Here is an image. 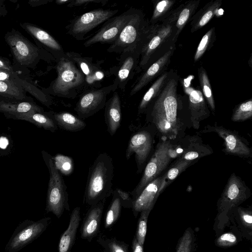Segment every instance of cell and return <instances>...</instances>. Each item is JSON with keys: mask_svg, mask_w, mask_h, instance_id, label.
<instances>
[{"mask_svg": "<svg viewBox=\"0 0 252 252\" xmlns=\"http://www.w3.org/2000/svg\"><path fill=\"white\" fill-rule=\"evenodd\" d=\"M198 77L203 94L212 111H215V104L209 78L205 70L200 67L198 69Z\"/></svg>", "mask_w": 252, "mask_h": 252, "instance_id": "cell-32", "label": "cell"}, {"mask_svg": "<svg viewBox=\"0 0 252 252\" xmlns=\"http://www.w3.org/2000/svg\"><path fill=\"white\" fill-rule=\"evenodd\" d=\"M112 195V199L105 216V228H109L112 226L118 220L121 212V201L115 189L113 190Z\"/></svg>", "mask_w": 252, "mask_h": 252, "instance_id": "cell-30", "label": "cell"}, {"mask_svg": "<svg viewBox=\"0 0 252 252\" xmlns=\"http://www.w3.org/2000/svg\"></svg>", "mask_w": 252, "mask_h": 252, "instance_id": "cell-53", "label": "cell"}, {"mask_svg": "<svg viewBox=\"0 0 252 252\" xmlns=\"http://www.w3.org/2000/svg\"><path fill=\"white\" fill-rule=\"evenodd\" d=\"M106 199L91 206L84 218L81 230V237L91 241L99 228Z\"/></svg>", "mask_w": 252, "mask_h": 252, "instance_id": "cell-18", "label": "cell"}, {"mask_svg": "<svg viewBox=\"0 0 252 252\" xmlns=\"http://www.w3.org/2000/svg\"><path fill=\"white\" fill-rule=\"evenodd\" d=\"M151 210H147L140 212L135 238L138 242L143 246L147 232L148 216Z\"/></svg>", "mask_w": 252, "mask_h": 252, "instance_id": "cell-37", "label": "cell"}, {"mask_svg": "<svg viewBox=\"0 0 252 252\" xmlns=\"http://www.w3.org/2000/svg\"><path fill=\"white\" fill-rule=\"evenodd\" d=\"M53 159L56 168L62 174L67 176L73 171V161L70 157L58 154Z\"/></svg>", "mask_w": 252, "mask_h": 252, "instance_id": "cell-36", "label": "cell"}, {"mask_svg": "<svg viewBox=\"0 0 252 252\" xmlns=\"http://www.w3.org/2000/svg\"><path fill=\"white\" fill-rule=\"evenodd\" d=\"M118 11L97 9L85 13L70 24L68 33L77 40H83L87 33L113 17Z\"/></svg>", "mask_w": 252, "mask_h": 252, "instance_id": "cell-9", "label": "cell"}, {"mask_svg": "<svg viewBox=\"0 0 252 252\" xmlns=\"http://www.w3.org/2000/svg\"><path fill=\"white\" fill-rule=\"evenodd\" d=\"M249 188L235 173L229 178L218 202L220 212H225L245 201L250 196Z\"/></svg>", "mask_w": 252, "mask_h": 252, "instance_id": "cell-12", "label": "cell"}, {"mask_svg": "<svg viewBox=\"0 0 252 252\" xmlns=\"http://www.w3.org/2000/svg\"><path fill=\"white\" fill-rule=\"evenodd\" d=\"M0 70H3V69H0Z\"/></svg>", "mask_w": 252, "mask_h": 252, "instance_id": "cell-52", "label": "cell"}, {"mask_svg": "<svg viewBox=\"0 0 252 252\" xmlns=\"http://www.w3.org/2000/svg\"><path fill=\"white\" fill-rule=\"evenodd\" d=\"M5 38L13 55L19 63L28 65L37 57V49L16 31L7 33Z\"/></svg>", "mask_w": 252, "mask_h": 252, "instance_id": "cell-17", "label": "cell"}, {"mask_svg": "<svg viewBox=\"0 0 252 252\" xmlns=\"http://www.w3.org/2000/svg\"><path fill=\"white\" fill-rule=\"evenodd\" d=\"M80 217V208L75 207L72 211L67 229L61 236L58 247V252H70L75 240Z\"/></svg>", "mask_w": 252, "mask_h": 252, "instance_id": "cell-22", "label": "cell"}, {"mask_svg": "<svg viewBox=\"0 0 252 252\" xmlns=\"http://www.w3.org/2000/svg\"><path fill=\"white\" fill-rule=\"evenodd\" d=\"M173 52V50H169L146 69L133 86L129 93L130 96L136 94L161 73L169 63Z\"/></svg>", "mask_w": 252, "mask_h": 252, "instance_id": "cell-20", "label": "cell"}, {"mask_svg": "<svg viewBox=\"0 0 252 252\" xmlns=\"http://www.w3.org/2000/svg\"><path fill=\"white\" fill-rule=\"evenodd\" d=\"M154 31V29L149 26L143 13L137 9L118 39L110 45L107 51L121 54L136 49L142 50Z\"/></svg>", "mask_w": 252, "mask_h": 252, "instance_id": "cell-3", "label": "cell"}, {"mask_svg": "<svg viewBox=\"0 0 252 252\" xmlns=\"http://www.w3.org/2000/svg\"><path fill=\"white\" fill-rule=\"evenodd\" d=\"M201 133L214 132L217 133L223 140L222 151L227 155H231L242 158L252 157V150L245 140L237 132L227 129L222 126L207 125Z\"/></svg>", "mask_w": 252, "mask_h": 252, "instance_id": "cell-13", "label": "cell"}, {"mask_svg": "<svg viewBox=\"0 0 252 252\" xmlns=\"http://www.w3.org/2000/svg\"><path fill=\"white\" fill-rule=\"evenodd\" d=\"M193 162L194 161L186 160L178 157L168 170L165 173V179L168 184L171 183Z\"/></svg>", "mask_w": 252, "mask_h": 252, "instance_id": "cell-34", "label": "cell"}, {"mask_svg": "<svg viewBox=\"0 0 252 252\" xmlns=\"http://www.w3.org/2000/svg\"><path fill=\"white\" fill-rule=\"evenodd\" d=\"M177 147H175L170 140L161 138L154 153L146 164L140 181L130 193L133 200L149 183L159 176L172 159L178 155V152L182 148Z\"/></svg>", "mask_w": 252, "mask_h": 252, "instance_id": "cell-4", "label": "cell"}, {"mask_svg": "<svg viewBox=\"0 0 252 252\" xmlns=\"http://www.w3.org/2000/svg\"><path fill=\"white\" fill-rule=\"evenodd\" d=\"M121 201L122 207L126 208H132L133 199L130 194L120 188L115 189Z\"/></svg>", "mask_w": 252, "mask_h": 252, "instance_id": "cell-42", "label": "cell"}, {"mask_svg": "<svg viewBox=\"0 0 252 252\" xmlns=\"http://www.w3.org/2000/svg\"><path fill=\"white\" fill-rule=\"evenodd\" d=\"M44 156L50 174L46 211L60 218L64 210H70L67 187L54 164L53 158L46 152Z\"/></svg>", "mask_w": 252, "mask_h": 252, "instance_id": "cell-6", "label": "cell"}, {"mask_svg": "<svg viewBox=\"0 0 252 252\" xmlns=\"http://www.w3.org/2000/svg\"><path fill=\"white\" fill-rule=\"evenodd\" d=\"M97 242L103 248L102 252H128V245L115 237L100 236Z\"/></svg>", "mask_w": 252, "mask_h": 252, "instance_id": "cell-31", "label": "cell"}, {"mask_svg": "<svg viewBox=\"0 0 252 252\" xmlns=\"http://www.w3.org/2000/svg\"><path fill=\"white\" fill-rule=\"evenodd\" d=\"M141 51V49H136L121 54L114 83L123 91L136 71L140 70L139 63Z\"/></svg>", "mask_w": 252, "mask_h": 252, "instance_id": "cell-16", "label": "cell"}, {"mask_svg": "<svg viewBox=\"0 0 252 252\" xmlns=\"http://www.w3.org/2000/svg\"><path fill=\"white\" fill-rule=\"evenodd\" d=\"M170 73L165 72L152 84L145 94L138 107L139 114L145 113L146 109L152 100L158 94L168 80Z\"/></svg>", "mask_w": 252, "mask_h": 252, "instance_id": "cell-26", "label": "cell"}, {"mask_svg": "<svg viewBox=\"0 0 252 252\" xmlns=\"http://www.w3.org/2000/svg\"><path fill=\"white\" fill-rule=\"evenodd\" d=\"M252 117V100L250 99L237 106L231 117L233 122H243Z\"/></svg>", "mask_w": 252, "mask_h": 252, "instance_id": "cell-35", "label": "cell"}, {"mask_svg": "<svg viewBox=\"0 0 252 252\" xmlns=\"http://www.w3.org/2000/svg\"><path fill=\"white\" fill-rule=\"evenodd\" d=\"M168 185L165 174L149 183L133 200L132 209L134 216L136 217L143 211L152 210L158 196Z\"/></svg>", "mask_w": 252, "mask_h": 252, "instance_id": "cell-14", "label": "cell"}, {"mask_svg": "<svg viewBox=\"0 0 252 252\" xmlns=\"http://www.w3.org/2000/svg\"><path fill=\"white\" fill-rule=\"evenodd\" d=\"M104 118L107 131L112 136L120 127L122 120L120 97L116 91H114L112 96L106 102Z\"/></svg>", "mask_w": 252, "mask_h": 252, "instance_id": "cell-21", "label": "cell"}, {"mask_svg": "<svg viewBox=\"0 0 252 252\" xmlns=\"http://www.w3.org/2000/svg\"><path fill=\"white\" fill-rule=\"evenodd\" d=\"M136 11V9L130 8L110 18L96 34L84 43V45L87 47L97 43L112 44L118 39L124 28Z\"/></svg>", "mask_w": 252, "mask_h": 252, "instance_id": "cell-11", "label": "cell"}, {"mask_svg": "<svg viewBox=\"0 0 252 252\" xmlns=\"http://www.w3.org/2000/svg\"><path fill=\"white\" fill-rule=\"evenodd\" d=\"M12 72L4 70H0V81H14V78H12Z\"/></svg>", "mask_w": 252, "mask_h": 252, "instance_id": "cell-47", "label": "cell"}, {"mask_svg": "<svg viewBox=\"0 0 252 252\" xmlns=\"http://www.w3.org/2000/svg\"><path fill=\"white\" fill-rule=\"evenodd\" d=\"M0 69L12 72V67L6 62L0 59Z\"/></svg>", "mask_w": 252, "mask_h": 252, "instance_id": "cell-49", "label": "cell"}, {"mask_svg": "<svg viewBox=\"0 0 252 252\" xmlns=\"http://www.w3.org/2000/svg\"><path fill=\"white\" fill-rule=\"evenodd\" d=\"M237 242L236 236L232 233H226L222 234L217 240V245L220 247H229Z\"/></svg>", "mask_w": 252, "mask_h": 252, "instance_id": "cell-41", "label": "cell"}, {"mask_svg": "<svg viewBox=\"0 0 252 252\" xmlns=\"http://www.w3.org/2000/svg\"><path fill=\"white\" fill-rule=\"evenodd\" d=\"M8 145V139L5 137H1L0 138V148L1 149H5Z\"/></svg>", "mask_w": 252, "mask_h": 252, "instance_id": "cell-50", "label": "cell"}, {"mask_svg": "<svg viewBox=\"0 0 252 252\" xmlns=\"http://www.w3.org/2000/svg\"><path fill=\"white\" fill-rule=\"evenodd\" d=\"M0 94L17 99L25 97L24 91L14 81H0Z\"/></svg>", "mask_w": 252, "mask_h": 252, "instance_id": "cell-33", "label": "cell"}, {"mask_svg": "<svg viewBox=\"0 0 252 252\" xmlns=\"http://www.w3.org/2000/svg\"><path fill=\"white\" fill-rule=\"evenodd\" d=\"M189 141V143L186 148L179 157L182 159L188 161H194L213 153L210 147L202 143L196 136L191 137Z\"/></svg>", "mask_w": 252, "mask_h": 252, "instance_id": "cell-25", "label": "cell"}, {"mask_svg": "<svg viewBox=\"0 0 252 252\" xmlns=\"http://www.w3.org/2000/svg\"><path fill=\"white\" fill-rule=\"evenodd\" d=\"M57 77L52 85V93L58 96L74 98L78 91L85 84V78L76 64L66 55L57 65Z\"/></svg>", "mask_w": 252, "mask_h": 252, "instance_id": "cell-5", "label": "cell"}, {"mask_svg": "<svg viewBox=\"0 0 252 252\" xmlns=\"http://www.w3.org/2000/svg\"><path fill=\"white\" fill-rule=\"evenodd\" d=\"M194 242L193 233L189 228L187 229L180 239L176 252H192Z\"/></svg>", "mask_w": 252, "mask_h": 252, "instance_id": "cell-38", "label": "cell"}, {"mask_svg": "<svg viewBox=\"0 0 252 252\" xmlns=\"http://www.w3.org/2000/svg\"><path fill=\"white\" fill-rule=\"evenodd\" d=\"M193 76H190L182 81L185 92L189 96L190 120L194 129H198L201 121L210 116V111L206 104L202 93L198 89L190 86V81Z\"/></svg>", "mask_w": 252, "mask_h": 252, "instance_id": "cell-15", "label": "cell"}, {"mask_svg": "<svg viewBox=\"0 0 252 252\" xmlns=\"http://www.w3.org/2000/svg\"><path fill=\"white\" fill-rule=\"evenodd\" d=\"M214 33V28L210 29L201 39L194 56V60L197 61L205 53L208 48L211 40H212L213 34Z\"/></svg>", "mask_w": 252, "mask_h": 252, "instance_id": "cell-39", "label": "cell"}, {"mask_svg": "<svg viewBox=\"0 0 252 252\" xmlns=\"http://www.w3.org/2000/svg\"><path fill=\"white\" fill-rule=\"evenodd\" d=\"M153 148V136L147 128H143L134 133L130 137L126 152L128 160L135 154L137 173L143 171Z\"/></svg>", "mask_w": 252, "mask_h": 252, "instance_id": "cell-10", "label": "cell"}, {"mask_svg": "<svg viewBox=\"0 0 252 252\" xmlns=\"http://www.w3.org/2000/svg\"><path fill=\"white\" fill-rule=\"evenodd\" d=\"M103 0H70L69 3H68V6L73 7L82 5L85 4L90 3H99L102 2Z\"/></svg>", "mask_w": 252, "mask_h": 252, "instance_id": "cell-46", "label": "cell"}, {"mask_svg": "<svg viewBox=\"0 0 252 252\" xmlns=\"http://www.w3.org/2000/svg\"><path fill=\"white\" fill-rule=\"evenodd\" d=\"M171 28L170 26L164 27L157 32L154 30L152 36L141 51L139 63L140 70L147 68L152 57L158 48L170 35Z\"/></svg>", "mask_w": 252, "mask_h": 252, "instance_id": "cell-19", "label": "cell"}, {"mask_svg": "<svg viewBox=\"0 0 252 252\" xmlns=\"http://www.w3.org/2000/svg\"><path fill=\"white\" fill-rule=\"evenodd\" d=\"M66 56L78 65L84 76L85 75V81L88 84H93L103 78V72L91 59L83 58L74 52H67Z\"/></svg>", "mask_w": 252, "mask_h": 252, "instance_id": "cell-23", "label": "cell"}, {"mask_svg": "<svg viewBox=\"0 0 252 252\" xmlns=\"http://www.w3.org/2000/svg\"><path fill=\"white\" fill-rule=\"evenodd\" d=\"M218 4H214L213 5H212L211 8H209V9L202 16L198 23L197 26V28H201L207 24V23L211 20L216 11V6Z\"/></svg>", "mask_w": 252, "mask_h": 252, "instance_id": "cell-44", "label": "cell"}, {"mask_svg": "<svg viewBox=\"0 0 252 252\" xmlns=\"http://www.w3.org/2000/svg\"><path fill=\"white\" fill-rule=\"evenodd\" d=\"M131 252H144L143 246L138 242L135 237L132 241Z\"/></svg>", "mask_w": 252, "mask_h": 252, "instance_id": "cell-48", "label": "cell"}, {"mask_svg": "<svg viewBox=\"0 0 252 252\" xmlns=\"http://www.w3.org/2000/svg\"><path fill=\"white\" fill-rule=\"evenodd\" d=\"M15 117L17 119L29 122L53 132L58 129V126L55 122L50 116L39 112L31 111L15 116Z\"/></svg>", "mask_w": 252, "mask_h": 252, "instance_id": "cell-27", "label": "cell"}, {"mask_svg": "<svg viewBox=\"0 0 252 252\" xmlns=\"http://www.w3.org/2000/svg\"><path fill=\"white\" fill-rule=\"evenodd\" d=\"M118 88L113 84L98 89L85 92L80 96L74 110L82 120L90 117L105 107L107 95Z\"/></svg>", "mask_w": 252, "mask_h": 252, "instance_id": "cell-8", "label": "cell"}, {"mask_svg": "<svg viewBox=\"0 0 252 252\" xmlns=\"http://www.w3.org/2000/svg\"><path fill=\"white\" fill-rule=\"evenodd\" d=\"M172 4V1L166 0L158 2L154 11L151 21L154 22V21L157 20L159 16H161L169 9Z\"/></svg>", "mask_w": 252, "mask_h": 252, "instance_id": "cell-40", "label": "cell"}, {"mask_svg": "<svg viewBox=\"0 0 252 252\" xmlns=\"http://www.w3.org/2000/svg\"><path fill=\"white\" fill-rule=\"evenodd\" d=\"M0 111L11 114L15 116L31 111L41 112V109L37 106L28 102L12 103L0 101Z\"/></svg>", "mask_w": 252, "mask_h": 252, "instance_id": "cell-29", "label": "cell"}, {"mask_svg": "<svg viewBox=\"0 0 252 252\" xmlns=\"http://www.w3.org/2000/svg\"><path fill=\"white\" fill-rule=\"evenodd\" d=\"M178 79L177 75L170 74L160 93L145 111L147 122L155 126L161 138L170 140L181 136L184 129L183 123L178 115Z\"/></svg>", "mask_w": 252, "mask_h": 252, "instance_id": "cell-1", "label": "cell"}, {"mask_svg": "<svg viewBox=\"0 0 252 252\" xmlns=\"http://www.w3.org/2000/svg\"><path fill=\"white\" fill-rule=\"evenodd\" d=\"M69 2H70V0H58L56 1V2L58 4H64L65 3H67V4H68V3H69Z\"/></svg>", "mask_w": 252, "mask_h": 252, "instance_id": "cell-51", "label": "cell"}, {"mask_svg": "<svg viewBox=\"0 0 252 252\" xmlns=\"http://www.w3.org/2000/svg\"><path fill=\"white\" fill-rule=\"evenodd\" d=\"M190 9L189 7L184 8L180 13L176 24L177 28L181 30L185 25L190 16Z\"/></svg>", "mask_w": 252, "mask_h": 252, "instance_id": "cell-45", "label": "cell"}, {"mask_svg": "<svg viewBox=\"0 0 252 252\" xmlns=\"http://www.w3.org/2000/svg\"><path fill=\"white\" fill-rule=\"evenodd\" d=\"M51 219L45 217L37 221L25 220L15 228L7 243L4 252H18L38 238L46 229Z\"/></svg>", "mask_w": 252, "mask_h": 252, "instance_id": "cell-7", "label": "cell"}, {"mask_svg": "<svg viewBox=\"0 0 252 252\" xmlns=\"http://www.w3.org/2000/svg\"><path fill=\"white\" fill-rule=\"evenodd\" d=\"M50 117L58 127L64 130L77 132L84 129L86 126L83 120L68 112L53 113Z\"/></svg>", "mask_w": 252, "mask_h": 252, "instance_id": "cell-24", "label": "cell"}, {"mask_svg": "<svg viewBox=\"0 0 252 252\" xmlns=\"http://www.w3.org/2000/svg\"><path fill=\"white\" fill-rule=\"evenodd\" d=\"M22 26L46 46L56 51L63 52L59 42L44 30L29 23H24Z\"/></svg>", "mask_w": 252, "mask_h": 252, "instance_id": "cell-28", "label": "cell"}, {"mask_svg": "<svg viewBox=\"0 0 252 252\" xmlns=\"http://www.w3.org/2000/svg\"><path fill=\"white\" fill-rule=\"evenodd\" d=\"M113 175L112 158L106 153L99 154L89 169L84 202L92 206L112 194Z\"/></svg>", "mask_w": 252, "mask_h": 252, "instance_id": "cell-2", "label": "cell"}, {"mask_svg": "<svg viewBox=\"0 0 252 252\" xmlns=\"http://www.w3.org/2000/svg\"><path fill=\"white\" fill-rule=\"evenodd\" d=\"M239 213L243 224L246 227L252 229V215L251 210L239 208Z\"/></svg>", "mask_w": 252, "mask_h": 252, "instance_id": "cell-43", "label": "cell"}]
</instances>
